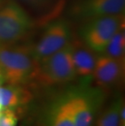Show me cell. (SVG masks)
<instances>
[{
  "label": "cell",
  "mask_w": 125,
  "mask_h": 126,
  "mask_svg": "<svg viewBox=\"0 0 125 126\" xmlns=\"http://www.w3.org/2000/svg\"><path fill=\"white\" fill-rule=\"evenodd\" d=\"M0 68L7 85H22L34 79L37 63L32 47L0 45Z\"/></svg>",
  "instance_id": "1"
},
{
  "label": "cell",
  "mask_w": 125,
  "mask_h": 126,
  "mask_svg": "<svg viewBox=\"0 0 125 126\" xmlns=\"http://www.w3.org/2000/svg\"><path fill=\"white\" fill-rule=\"evenodd\" d=\"M71 57V41L58 51L37 63L34 79L54 85L73 81L76 77Z\"/></svg>",
  "instance_id": "2"
},
{
  "label": "cell",
  "mask_w": 125,
  "mask_h": 126,
  "mask_svg": "<svg viewBox=\"0 0 125 126\" xmlns=\"http://www.w3.org/2000/svg\"><path fill=\"white\" fill-rule=\"evenodd\" d=\"M124 13L87 20L80 29L81 40L100 54L111 37L124 27Z\"/></svg>",
  "instance_id": "3"
},
{
  "label": "cell",
  "mask_w": 125,
  "mask_h": 126,
  "mask_svg": "<svg viewBox=\"0 0 125 126\" xmlns=\"http://www.w3.org/2000/svg\"><path fill=\"white\" fill-rule=\"evenodd\" d=\"M33 22L23 7L10 2L0 7V45H13L24 39Z\"/></svg>",
  "instance_id": "4"
},
{
  "label": "cell",
  "mask_w": 125,
  "mask_h": 126,
  "mask_svg": "<svg viewBox=\"0 0 125 126\" xmlns=\"http://www.w3.org/2000/svg\"><path fill=\"white\" fill-rule=\"evenodd\" d=\"M71 41V29L68 20L61 19L50 24L38 42L32 47L34 60L38 63L58 51Z\"/></svg>",
  "instance_id": "5"
},
{
  "label": "cell",
  "mask_w": 125,
  "mask_h": 126,
  "mask_svg": "<svg viewBox=\"0 0 125 126\" xmlns=\"http://www.w3.org/2000/svg\"><path fill=\"white\" fill-rule=\"evenodd\" d=\"M68 96L72 111L75 126H92L99 105V95L96 90H79Z\"/></svg>",
  "instance_id": "6"
},
{
  "label": "cell",
  "mask_w": 125,
  "mask_h": 126,
  "mask_svg": "<svg viewBox=\"0 0 125 126\" xmlns=\"http://www.w3.org/2000/svg\"><path fill=\"white\" fill-rule=\"evenodd\" d=\"M125 0H83L74 7L72 14L84 20L124 13Z\"/></svg>",
  "instance_id": "7"
},
{
  "label": "cell",
  "mask_w": 125,
  "mask_h": 126,
  "mask_svg": "<svg viewBox=\"0 0 125 126\" xmlns=\"http://www.w3.org/2000/svg\"><path fill=\"white\" fill-rule=\"evenodd\" d=\"M124 60L98 55L93 76L101 86H111L124 78Z\"/></svg>",
  "instance_id": "8"
},
{
  "label": "cell",
  "mask_w": 125,
  "mask_h": 126,
  "mask_svg": "<svg viewBox=\"0 0 125 126\" xmlns=\"http://www.w3.org/2000/svg\"><path fill=\"white\" fill-rule=\"evenodd\" d=\"M98 54L81 39H71V57L77 76L93 75Z\"/></svg>",
  "instance_id": "9"
},
{
  "label": "cell",
  "mask_w": 125,
  "mask_h": 126,
  "mask_svg": "<svg viewBox=\"0 0 125 126\" xmlns=\"http://www.w3.org/2000/svg\"><path fill=\"white\" fill-rule=\"evenodd\" d=\"M5 85L0 86V110H14L30 100L31 94L21 85Z\"/></svg>",
  "instance_id": "10"
},
{
  "label": "cell",
  "mask_w": 125,
  "mask_h": 126,
  "mask_svg": "<svg viewBox=\"0 0 125 126\" xmlns=\"http://www.w3.org/2000/svg\"><path fill=\"white\" fill-rule=\"evenodd\" d=\"M45 126H75L68 96L55 103L46 116Z\"/></svg>",
  "instance_id": "11"
},
{
  "label": "cell",
  "mask_w": 125,
  "mask_h": 126,
  "mask_svg": "<svg viewBox=\"0 0 125 126\" xmlns=\"http://www.w3.org/2000/svg\"><path fill=\"white\" fill-rule=\"evenodd\" d=\"M107 57L125 61V30L121 28L114 35L100 54Z\"/></svg>",
  "instance_id": "12"
},
{
  "label": "cell",
  "mask_w": 125,
  "mask_h": 126,
  "mask_svg": "<svg viewBox=\"0 0 125 126\" xmlns=\"http://www.w3.org/2000/svg\"><path fill=\"white\" fill-rule=\"evenodd\" d=\"M124 99L119 98L114 101L100 115L97 121V126H119V110Z\"/></svg>",
  "instance_id": "13"
},
{
  "label": "cell",
  "mask_w": 125,
  "mask_h": 126,
  "mask_svg": "<svg viewBox=\"0 0 125 126\" xmlns=\"http://www.w3.org/2000/svg\"><path fill=\"white\" fill-rule=\"evenodd\" d=\"M18 117L12 109L0 110V126H16Z\"/></svg>",
  "instance_id": "14"
},
{
  "label": "cell",
  "mask_w": 125,
  "mask_h": 126,
  "mask_svg": "<svg viewBox=\"0 0 125 126\" xmlns=\"http://www.w3.org/2000/svg\"><path fill=\"white\" fill-rule=\"evenodd\" d=\"M119 126H125V104L124 101L119 110Z\"/></svg>",
  "instance_id": "15"
},
{
  "label": "cell",
  "mask_w": 125,
  "mask_h": 126,
  "mask_svg": "<svg viewBox=\"0 0 125 126\" xmlns=\"http://www.w3.org/2000/svg\"><path fill=\"white\" fill-rule=\"evenodd\" d=\"M23 1L31 4H40V3H43V2L46 1H49V0H23Z\"/></svg>",
  "instance_id": "16"
},
{
  "label": "cell",
  "mask_w": 125,
  "mask_h": 126,
  "mask_svg": "<svg viewBox=\"0 0 125 126\" xmlns=\"http://www.w3.org/2000/svg\"><path fill=\"white\" fill-rule=\"evenodd\" d=\"M5 84H6V82H5V78L3 76V73H2L1 68H0V86L2 85H5Z\"/></svg>",
  "instance_id": "17"
},
{
  "label": "cell",
  "mask_w": 125,
  "mask_h": 126,
  "mask_svg": "<svg viewBox=\"0 0 125 126\" xmlns=\"http://www.w3.org/2000/svg\"><path fill=\"white\" fill-rule=\"evenodd\" d=\"M0 2H1V0H0Z\"/></svg>",
  "instance_id": "18"
}]
</instances>
